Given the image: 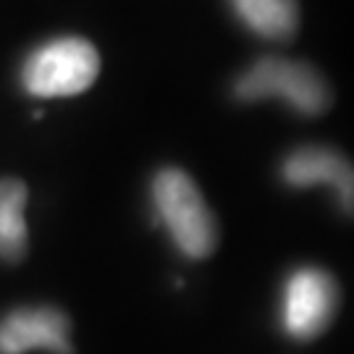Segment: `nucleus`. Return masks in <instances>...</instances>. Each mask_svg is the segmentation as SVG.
<instances>
[{
	"label": "nucleus",
	"instance_id": "4",
	"mask_svg": "<svg viewBox=\"0 0 354 354\" xmlns=\"http://www.w3.org/2000/svg\"><path fill=\"white\" fill-rule=\"evenodd\" d=\"M339 310V283L328 270L297 268L281 291V328L291 339L310 342L326 333Z\"/></svg>",
	"mask_w": 354,
	"mask_h": 354
},
{
	"label": "nucleus",
	"instance_id": "1",
	"mask_svg": "<svg viewBox=\"0 0 354 354\" xmlns=\"http://www.w3.org/2000/svg\"><path fill=\"white\" fill-rule=\"evenodd\" d=\"M150 200L155 215L160 218L176 247L187 257H207L218 247L221 228L213 210L205 203L200 187L189 178V174L178 168L158 171L150 184Z\"/></svg>",
	"mask_w": 354,
	"mask_h": 354
},
{
	"label": "nucleus",
	"instance_id": "7",
	"mask_svg": "<svg viewBox=\"0 0 354 354\" xmlns=\"http://www.w3.org/2000/svg\"><path fill=\"white\" fill-rule=\"evenodd\" d=\"M29 189L21 178H0V260L21 263L29 247L24 207Z\"/></svg>",
	"mask_w": 354,
	"mask_h": 354
},
{
	"label": "nucleus",
	"instance_id": "8",
	"mask_svg": "<svg viewBox=\"0 0 354 354\" xmlns=\"http://www.w3.org/2000/svg\"><path fill=\"white\" fill-rule=\"evenodd\" d=\"M241 24L266 39H291L299 29L297 0H228Z\"/></svg>",
	"mask_w": 354,
	"mask_h": 354
},
{
	"label": "nucleus",
	"instance_id": "2",
	"mask_svg": "<svg viewBox=\"0 0 354 354\" xmlns=\"http://www.w3.org/2000/svg\"><path fill=\"white\" fill-rule=\"evenodd\" d=\"M234 95L241 102L276 97L302 115L326 113L333 102L328 82L315 66L289 61V58H276V55H266V58L254 61L236 79Z\"/></svg>",
	"mask_w": 354,
	"mask_h": 354
},
{
	"label": "nucleus",
	"instance_id": "6",
	"mask_svg": "<svg viewBox=\"0 0 354 354\" xmlns=\"http://www.w3.org/2000/svg\"><path fill=\"white\" fill-rule=\"evenodd\" d=\"M281 178L297 189L330 184L336 187L342 210L352 213V165L342 152L330 147H299L283 160Z\"/></svg>",
	"mask_w": 354,
	"mask_h": 354
},
{
	"label": "nucleus",
	"instance_id": "5",
	"mask_svg": "<svg viewBox=\"0 0 354 354\" xmlns=\"http://www.w3.org/2000/svg\"><path fill=\"white\" fill-rule=\"evenodd\" d=\"M68 330L71 320L58 307H19L0 320V354H24L32 349L74 354Z\"/></svg>",
	"mask_w": 354,
	"mask_h": 354
},
{
	"label": "nucleus",
	"instance_id": "3",
	"mask_svg": "<svg viewBox=\"0 0 354 354\" xmlns=\"http://www.w3.org/2000/svg\"><path fill=\"white\" fill-rule=\"evenodd\" d=\"M100 53L82 37H58L39 45L21 64V87L35 97H71L95 84Z\"/></svg>",
	"mask_w": 354,
	"mask_h": 354
}]
</instances>
